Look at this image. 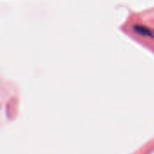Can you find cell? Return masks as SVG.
<instances>
[{
    "mask_svg": "<svg viewBox=\"0 0 154 154\" xmlns=\"http://www.w3.org/2000/svg\"><path fill=\"white\" fill-rule=\"evenodd\" d=\"M133 30L139 33L140 35L142 36H146V37H154L153 33L152 32V31L150 29H148L147 27L145 26H143V25H139V24H135L133 26Z\"/></svg>",
    "mask_w": 154,
    "mask_h": 154,
    "instance_id": "1",
    "label": "cell"
}]
</instances>
